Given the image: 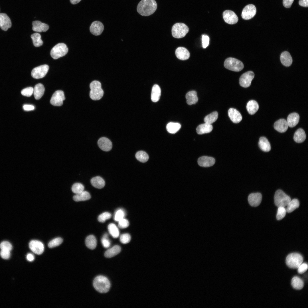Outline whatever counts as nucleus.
Returning a JSON list of instances; mask_svg holds the SVG:
<instances>
[{"instance_id": "f257e3e1", "label": "nucleus", "mask_w": 308, "mask_h": 308, "mask_svg": "<svg viewBox=\"0 0 308 308\" xmlns=\"http://www.w3.org/2000/svg\"><path fill=\"white\" fill-rule=\"evenodd\" d=\"M157 3L155 0H141L137 7L138 13L143 16H148L153 14L156 11Z\"/></svg>"}, {"instance_id": "f03ea898", "label": "nucleus", "mask_w": 308, "mask_h": 308, "mask_svg": "<svg viewBox=\"0 0 308 308\" xmlns=\"http://www.w3.org/2000/svg\"><path fill=\"white\" fill-rule=\"evenodd\" d=\"M93 285L95 289L102 293L107 292L110 287V282L108 279L102 275L96 277L93 281Z\"/></svg>"}, {"instance_id": "7ed1b4c3", "label": "nucleus", "mask_w": 308, "mask_h": 308, "mask_svg": "<svg viewBox=\"0 0 308 308\" xmlns=\"http://www.w3.org/2000/svg\"><path fill=\"white\" fill-rule=\"evenodd\" d=\"M90 87V98L94 100H100L104 94V91L102 88L100 82L97 80H94L91 83Z\"/></svg>"}, {"instance_id": "20e7f679", "label": "nucleus", "mask_w": 308, "mask_h": 308, "mask_svg": "<svg viewBox=\"0 0 308 308\" xmlns=\"http://www.w3.org/2000/svg\"><path fill=\"white\" fill-rule=\"evenodd\" d=\"M173 36L176 38H181L184 37L189 31L188 27L183 23H177L172 28Z\"/></svg>"}, {"instance_id": "39448f33", "label": "nucleus", "mask_w": 308, "mask_h": 308, "mask_svg": "<svg viewBox=\"0 0 308 308\" xmlns=\"http://www.w3.org/2000/svg\"><path fill=\"white\" fill-rule=\"evenodd\" d=\"M303 258L302 256L298 253H292L288 255L286 259V263L289 268L295 269L302 263Z\"/></svg>"}, {"instance_id": "423d86ee", "label": "nucleus", "mask_w": 308, "mask_h": 308, "mask_svg": "<svg viewBox=\"0 0 308 308\" xmlns=\"http://www.w3.org/2000/svg\"><path fill=\"white\" fill-rule=\"evenodd\" d=\"M224 65L226 69L235 72L240 71L244 67V64L241 61L232 57L228 58L226 59Z\"/></svg>"}, {"instance_id": "0eeeda50", "label": "nucleus", "mask_w": 308, "mask_h": 308, "mask_svg": "<svg viewBox=\"0 0 308 308\" xmlns=\"http://www.w3.org/2000/svg\"><path fill=\"white\" fill-rule=\"evenodd\" d=\"M274 202L277 207L286 206L291 200L290 197L282 190L279 189L275 192L274 196Z\"/></svg>"}, {"instance_id": "6e6552de", "label": "nucleus", "mask_w": 308, "mask_h": 308, "mask_svg": "<svg viewBox=\"0 0 308 308\" xmlns=\"http://www.w3.org/2000/svg\"><path fill=\"white\" fill-rule=\"evenodd\" d=\"M68 51V49L66 44L62 43H59L52 49L50 55L53 59H56L65 56Z\"/></svg>"}, {"instance_id": "1a4fd4ad", "label": "nucleus", "mask_w": 308, "mask_h": 308, "mask_svg": "<svg viewBox=\"0 0 308 308\" xmlns=\"http://www.w3.org/2000/svg\"><path fill=\"white\" fill-rule=\"evenodd\" d=\"M49 68V66L46 64L35 67L32 71L31 76L35 79L42 78L45 76L48 71Z\"/></svg>"}, {"instance_id": "9d476101", "label": "nucleus", "mask_w": 308, "mask_h": 308, "mask_svg": "<svg viewBox=\"0 0 308 308\" xmlns=\"http://www.w3.org/2000/svg\"><path fill=\"white\" fill-rule=\"evenodd\" d=\"M254 77V74L252 71H248L244 73L239 78L240 85L244 88L250 86Z\"/></svg>"}, {"instance_id": "9b49d317", "label": "nucleus", "mask_w": 308, "mask_h": 308, "mask_svg": "<svg viewBox=\"0 0 308 308\" xmlns=\"http://www.w3.org/2000/svg\"><path fill=\"white\" fill-rule=\"evenodd\" d=\"M65 99L63 92L60 90H57L52 95L50 100V103L54 106H60L62 105L63 101Z\"/></svg>"}, {"instance_id": "f8f14e48", "label": "nucleus", "mask_w": 308, "mask_h": 308, "mask_svg": "<svg viewBox=\"0 0 308 308\" xmlns=\"http://www.w3.org/2000/svg\"><path fill=\"white\" fill-rule=\"evenodd\" d=\"M256 8L254 5L249 4L243 9L242 13V17L243 19L249 20L253 18L256 15Z\"/></svg>"}, {"instance_id": "ddd939ff", "label": "nucleus", "mask_w": 308, "mask_h": 308, "mask_svg": "<svg viewBox=\"0 0 308 308\" xmlns=\"http://www.w3.org/2000/svg\"><path fill=\"white\" fill-rule=\"evenodd\" d=\"M29 246L30 250L37 254H41L44 252V244L39 241L35 240L31 241L29 243Z\"/></svg>"}, {"instance_id": "4468645a", "label": "nucleus", "mask_w": 308, "mask_h": 308, "mask_svg": "<svg viewBox=\"0 0 308 308\" xmlns=\"http://www.w3.org/2000/svg\"><path fill=\"white\" fill-rule=\"evenodd\" d=\"M223 17L224 21L229 24H234L236 23L238 21L237 16L233 11L226 10L223 13Z\"/></svg>"}, {"instance_id": "2eb2a0df", "label": "nucleus", "mask_w": 308, "mask_h": 308, "mask_svg": "<svg viewBox=\"0 0 308 308\" xmlns=\"http://www.w3.org/2000/svg\"><path fill=\"white\" fill-rule=\"evenodd\" d=\"M104 29L103 25L99 21H95L92 22L90 28V32L93 35L96 36L101 34Z\"/></svg>"}, {"instance_id": "dca6fc26", "label": "nucleus", "mask_w": 308, "mask_h": 308, "mask_svg": "<svg viewBox=\"0 0 308 308\" xmlns=\"http://www.w3.org/2000/svg\"><path fill=\"white\" fill-rule=\"evenodd\" d=\"M11 20L8 15L5 13H0V28L6 31L11 27Z\"/></svg>"}, {"instance_id": "f3484780", "label": "nucleus", "mask_w": 308, "mask_h": 308, "mask_svg": "<svg viewBox=\"0 0 308 308\" xmlns=\"http://www.w3.org/2000/svg\"><path fill=\"white\" fill-rule=\"evenodd\" d=\"M262 200V195L259 193H252L248 196V200L249 204L252 206L256 207L259 205Z\"/></svg>"}, {"instance_id": "a211bd4d", "label": "nucleus", "mask_w": 308, "mask_h": 308, "mask_svg": "<svg viewBox=\"0 0 308 308\" xmlns=\"http://www.w3.org/2000/svg\"><path fill=\"white\" fill-rule=\"evenodd\" d=\"M98 145L102 150L105 151H110L112 147V144L108 138L103 137L100 138L98 141Z\"/></svg>"}, {"instance_id": "6ab92c4d", "label": "nucleus", "mask_w": 308, "mask_h": 308, "mask_svg": "<svg viewBox=\"0 0 308 308\" xmlns=\"http://www.w3.org/2000/svg\"><path fill=\"white\" fill-rule=\"evenodd\" d=\"M215 162V160L213 158L206 156L201 157L198 160L199 165L204 167L211 166L214 165Z\"/></svg>"}, {"instance_id": "aec40b11", "label": "nucleus", "mask_w": 308, "mask_h": 308, "mask_svg": "<svg viewBox=\"0 0 308 308\" xmlns=\"http://www.w3.org/2000/svg\"><path fill=\"white\" fill-rule=\"evenodd\" d=\"M228 115L231 120L234 123H238L242 120V117L240 112L234 108H230L228 112Z\"/></svg>"}, {"instance_id": "412c9836", "label": "nucleus", "mask_w": 308, "mask_h": 308, "mask_svg": "<svg viewBox=\"0 0 308 308\" xmlns=\"http://www.w3.org/2000/svg\"><path fill=\"white\" fill-rule=\"evenodd\" d=\"M288 126L287 121L284 119L278 120L274 125V129L280 133L285 132L288 129Z\"/></svg>"}, {"instance_id": "4be33fe9", "label": "nucleus", "mask_w": 308, "mask_h": 308, "mask_svg": "<svg viewBox=\"0 0 308 308\" xmlns=\"http://www.w3.org/2000/svg\"><path fill=\"white\" fill-rule=\"evenodd\" d=\"M33 30L35 32H45L49 29L48 25L40 21H35L33 22Z\"/></svg>"}, {"instance_id": "5701e85b", "label": "nucleus", "mask_w": 308, "mask_h": 308, "mask_svg": "<svg viewBox=\"0 0 308 308\" xmlns=\"http://www.w3.org/2000/svg\"><path fill=\"white\" fill-rule=\"evenodd\" d=\"M175 54L177 57L179 59L186 60L189 58L190 53L186 48L180 47L177 48L175 50Z\"/></svg>"}, {"instance_id": "b1692460", "label": "nucleus", "mask_w": 308, "mask_h": 308, "mask_svg": "<svg viewBox=\"0 0 308 308\" xmlns=\"http://www.w3.org/2000/svg\"><path fill=\"white\" fill-rule=\"evenodd\" d=\"M299 119V116L297 113L294 112L290 114L287 121L288 126L291 127H294L298 124Z\"/></svg>"}, {"instance_id": "393cba45", "label": "nucleus", "mask_w": 308, "mask_h": 308, "mask_svg": "<svg viewBox=\"0 0 308 308\" xmlns=\"http://www.w3.org/2000/svg\"><path fill=\"white\" fill-rule=\"evenodd\" d=\"M281 63L286 66H290L292 63V59L290 53L285 51L281 53L280 57Z\"/></svg>"}, {"instance_id": "a878e982", "label": "nucleus", "mask_w": 308, "mask_h": 308, "mask_svg": "<svg viewBox=\"0 0 308 308\" xmlns=\"http://www.w3.org/2000/svg\"><path fill=\"white\" fill-rule=\"evenodd\" d=\"M213 129L211 124L206 123L199 125L196 128V131L198 134H202L211 132Z\"/></svg>"}, {"instance_id": "bb28decb", "label": "nucleus", "mask_w": 308, "mask_h": 308, "mask_svg": "<svg viewBox=\"0 0 308 308\" xmlns=\"http://www.w3.org/2000/svg\"><path fill=\"white\" fill-rule=\"evenodd\" d=\"M187 103L189 105L195 104L198 101V98L196 92L195 91H191L187 92L186 95Z\"/></svg>"}, {"instance_id": "cd10ccee", "label": "nucleus", "mask_w": 308, "mask_h": 308, "mask_svg": "<svg viewBox=\"0 0 308 308\" xmlns=\"http://www.w3.org/2000/svg\"><path fill=\"white\" fill-rule=\"evenodd\" d=\"M258 145L260 148L265 152L269 151L271 149L270 143L268 139L264 137H262L260 138Z\"/></svg>"}, {"instance_id": "c85d7f7f", "label": "nucleus", "mask_w": 308, "mask_h": 308, "mask_svg": "<svg viewBox=\"0 0 308 308\" xmlns=\"http://www.w3.org/2000/svg\"><path fill=\"white\" fill-rule=\"evenodd\" d=\"M161 95V89L157 84L154 85L152 88L151 100L153 102H157L159 100Z\"/></svg>"}, {"instance_id": "c756f323", "label": "nucleus", "mask_w": 308, "mask_h": 308, "mask_svg": "<svg viewBox=\"0 0 308 308\" xmlns=\"http://www.w3.org/2000/svg\"><path fill=\"white\" fill-rule=\"evenodd\" d=\"M259 105L257 102L253 100L249 101L246 105V109L249 114L250 115L254 114L259 109Z\"/></svg>"}, {"instance_id": "7c9ffc66", "label": "nucleus", "mask_w": 308, "mask_h": 308, "mask_svg": "<svg viewBox=\"0 0 308 308\" xmlns=\"http://www.w3.org/2000/svg\"><path fill=\"white\" fill-rule=\"evenodd\" d=\"M45 91L43 85L40 83L37 84L34 88V95L35 99L38 100L40 99L43 95Z\"/></svg>"}, {"instance_id": "2f4dec72", "label": "nucleus", "mask_w": 308, "mask_h": 308, "mask_svg": "<svg viewBox=\"0 0 308 308\" xmlns=\"http://www.w3.org/2000/svg\"><path fill=\"white\" fill-rule=\"evenodd\" d=\"M306 138V135L304 130L301 128L298 129L295 132L293 139L295 142L301 143L303 142Z\"/></svg>"}, {"instance_id": "473e14b6", "label": "nucleus", "mask_w": 308, "mask_h": 308, "mask_svg": "<svg viewBox=\"0 0 308 308\" xmlns=\"http://www.w3.org/2000/svg\"><path fill=\"white\" fill-rule=\"evenodd\" d=\"M91 183L94 187L99 189L103 188L105 185V182L101 177L96 176L92 178Z\"/></svg>"}, {"instance_id": "72a5a7b5", "label": "nucleus", "mask_w": 308, "mask_h": 308, "mask_svg": "<svg viewBox=\"0 0 308 308\" xmlns=\"http://www.w3.org/2000/svg\"><path fill=\"white\" fill-rule=\"evenodd\" d=\"M91 198L90 193L86 191H83L81 193L76 194L73 197L74 200L76 202L88 200Z\"/></svg>"}, {"instance_id": "f704fd0d", "label": "nucleus", "mask_w": 308, "mask_h": 308, "mask_svg": "<svg viewBox=\"0 0 308 308\" xmlns=\"http://www.w3.org/2000/svg\"><path fill=\"white\" fill-rule=\"evenodd\" d=\"M121 248L118 245H115L106 251L104 254L105 257H112L118 254L121 251Z\"/></svg>"}, {"instance_id": "c9c22d12", "label": "nucleus", "mask_w": 308, "mask_h": 308, "mask_svg": "<svg viewBox=\"0 0 308 308\" xmlns=\"http://www.w3.org/2000/svg\"><path fill=\"white\" fill-rule=\"evenodd\" d=\"M85 244L89 249L91 250L94 249L97 245V241L95 237L93 235L88 236L86 239Z\"/></svg>"}, {"instance_id": "e433bc0d", "label": "nucleus", "mask_w": 308, "mask_h": 308, "mask_svg": "<svg viewBox=\"0 0 308 308\" xmlns=\"http://www.w3.org/2000/svg\"><path fill=\"white\" fill-rule=\"evenodd\" d=\"M181 125L178 123L170 122L166 126L168 132L174 134L177 132L181 128Z\"/></svg>"}, {"instance_id": "4c0bfd02", "label": "nucleus", "mask_w": 308, "mask_h": 308, "mask_svg": "<svg viewBox=\"0 0 308 308\" xmlns=\"http://www.w3.org/2000/svg\"><path fill=\"white\" fill-rule=\"evenodd\" d=\"M291 284L294 289L300 290L304 286V282L303 280L297 276L293 277L292 279Z\"/></svg>"}, {"instance_id": "58836bf2", "label": "nucleus", "mask_w": 308, "mask_h": 308, "mask_svg": "<svg viewBox=\"0 0 308 308\" xmlns=\"http://www.w3.org/2000/svg\"><path fill=\"white\" fill-rule=\"evenodd\" d=\"M299 206V201L297 199L291 200L287 204L286 210V212L290 213L298 208Z\"/></svg>"}, {"instance_id": "ea45409f", "label": "nucleus", "mask_w": 308, "mask_h": 308, "mask_svg": "<svg viewBox=\"0 0 308 308\" xmlns=\"http://www.w3.org/2000/svg\"><path fill=\"white\" fill-rule=\"evenodd\" d=\"M218 114L217 112H214L207 115L204 117V121L205 123L211 124L217 119Z\"/></svg>"}, {"instance_id": "a19ab883", "label": "nucleus", "mask_w": 308, "mask_h": 308, "mask_svg": "<svg viewBox=\"0 0 308 308\" xmlns=\"http://www.w3.org/2000/svg\"><path fill=\"white\" fill-rule=\"evenodd\" d=\"M108 231L114 238H117L119 235V231L117 227L113 223H110L108 226Z\"/></svg>"}, {"instance_id": "79ce46f5", "label": "nucleus", "mask_w": 308, "mask_h": 308, "mask_svg": "<svg viewBox=\"0 0 308 308\" xmlns=\"http://www.w3.org/2000/svg\"><path fill=\"white\" fill-rule=\"evenodd\" d=\"M32 38L34 46L35 47L40 46L43 44V41L41 39V36L40 34L35 33L31 35Z\"/></svg>"}, {"instance_id": "37998d69", "label": "nucleus", "mask_w": 308, "mask_h": 308, "mask_svg": "<svg viewBox=\"0 0 308 308\" xmlns=\"http://www.w3.org/2000/svg\"><path fill=\"white\" fill-rule=\"evenodd\" d=\"M135 156L137 160L142 163L147 162L149 159L148 154L145 152L142 151L137 152Z\"/></svg>"}, {"instance_id": "c03bdc74", "label": "nucleus", "mask_w": 308, "mask_h": 308, "mask_svg": "<svg viewBox=\"0 0 308 308\" xmlns=\"http://www.w3.org/2000/svg\"><path fill=\"white\" fill-rule=\"evenodd\" d=\"M84 187L83 185L79 183H75L72 186V190L73 193L77 194L84 191Z\"/></svg>"}, {"instance_id": "a18cd8bd", "label": "nucleus", "mask_w": 308, "mask_h": 308, "mask_svg": "<svg viewBox=\"0 0 308 308\" xmlns=\"http://www.w3.org/2000/svg\"><path fill=\"white\" fill-rule=\"evenodd\" d=\"M63 240L60 237L56 238L50 241L48 243V247L50 248H53L60 245Z\"/></svg>"}, {"instance_id": "49530a36", "label": "nucleus", "mask_w": 308, "mask_h": 308, "mask_svg": "<svg viewBox=\"0 0 308 308\" xmlns=\"http://www.w3.org/2000/svg\"><path fill=\"white\" fill-rule=\"evenodd\" d=\"M286 208L284 207H278L276 215V218L278 220L282 219L285 216L286 212Z\"/></svg>"}, {"instance_id": "de8ad7c7", "label": "nucleus", "mask_w": 308, "mask_h": 308, "mask_svg": "<svg viewBox=\"0 0 308 308\" xmlns=\"http://www.w3.org/2000/svg\"><path fill=\"white\" fill-rule=\"evenodd\" d=\"M125 215V212L123 210L119 209L117 210L115 212L114 216V220L118 222L124 218Z\"/></svg>"}, {"instance_id": "09e8293b", "label": "nucleus", "mask_w": 308, "mask_h": 308, "mask_svg": "<svg viewBox=\"0 0 308 308\" xmlns=\"http://www.w3.org/2000/svg\"><path fill=\"white\" fill-rule=\"evenodd\" d=\"M111 217V214L108 212H104L100 215L98 217V220L101 222H104L106 220L110 219Z\"/></svg>"}, {"instance_id": "8fccbe9b", "label": "nucleus", "mask_w": 308, "mask_h": 308, "mask_svg": "<svg viewBox=\"0 0 308 308\" xmlns=\"http://www.w3.org/2000/svg\"><path fill=\"white\" fill-rule=\"evenodd\" d=\"M131 236L130 234L125 233L121 234L120 237V242L123 244H126L130 242Z\"/></svg>"}, {"instance_id": "3c124183", "label": "nucleus", "mask_w": 308, "mask_h": 308, "mask_svg": "<svg viewBox=\"0 0 308 308\" xmlns=\"http://www.w3.org/2000/svg\"><path fill=\"white\" fill-rule=\"evenodd\" d=\"M34 88L31 87H27L23 89L21 91V94L25 96L29 97L33 93Z\"/></svg>"}, {"instance_id": "603ef678", "label": "nucleus", "mask_w": 308, "mask_h": 308, "mask_svg": "<svg viewBox=\"0 0 308 308\" xmlns=\"http://www.w3.org/2000/svg\"><path fill=\"white\" fill-rule=\"evenodd\" d=\"M108 237V234H105L103 236L101 240L103 246L106 248H108L110 245V242Z\"/></svg>"}, {"instance_id": "864d4df0", "label": "nucleus", "mask_w": 308, "mask_h": 308, "mask_svg": "<svg viewBox=\"0 0 308 308\" xmlns=\"http://www.w3.org/2000/svg\"><path fill=\"white\" fill-rule=\"evenodd\" d=\"M0 248L1 250H7L10 251L12 248V246L9 242L4 241L1 243Z\"/></svg>"}, {"instance_id": "5fc2aeb1", "label": "nucleus", "mask_w": 308, "mask_h": 308, "mask_svg": "<svg viewBox=\"0 0 308 308\" xmlns=\"http://www.w3.org/2000/svg\"><path fill=\"white\" fill-rule=\"evenodd\" d=\"M129 225V221L124 218L118 221V226L120 228H126Z\"/></svg>"}, {"instance_id": "6e6d98bb", "label": "nucleus", "mask_w": 308, "mask_h": 308, "mask_svg": "<svg viewBox=\"0 0 308 308\" xmlns=\"http://www.w3.org/2000/svg\"><path fill=\"white\" fill-rule=\"evenodd\" d=\"M202 47L204 48H206L209 45V38L208 35H203L202 36Z\"/></svg>"}, {"instance_id": "4d7b16f0", "label": "nucleus", "mask_w": 308, "mask_h": 308, "mask_svg": "<svg viewBox=\"0 0 308 308\" xmlns=\"http://www.w3.org/2000/svg\"><path fill=\"white\" fill-rule=\"evenodd\" d=\"M0 255L2 258L4 259H8L9 258L10 256V251L5 250H1L0 252Z\"/></svg>"}, {"instance_id": "13d9d810", "label": "nucleus", "mask_w": 308, "mask_h": 308, "mask_svg": "<svg viewBox=\"0 0 308 308\" xmlns=\"http://www.w3.org/2000/svg\"><path fill=\"white\" fill-rule=\"evenodd\" d=\"M297 268L298 271L299 273H303L307 270V264L306 263H302Z\"/></svg>"}, {"instance_id": "bf43d9fd", "label": "nucleus", "mask_w": 308, "mask_h": 308, "mask_svg": "<svg viewBox=\"0 0 308 308\" xmlns=\"http://www.w3.org/2000/svg\"><path fill=\"white\" fill-rule=\"evenodd\" d=\"M294 0H283V5L287 8L290 7L293 3Z\"/></svg>"}, {"instance_id": "052dcab7", "label": "nucleus", "mask_w": 308, "mask_h": 308, "mask_svg": "<svg viewBox=\"0 0 308 308\" xmlns=\"http://www.w3.org/2000/svg\"><path fill=\"white\" fill-rule=\"evenodd\" d=\"M34 106L30 104H25L23 106V108L24 110L26 111H29L34 110L35 109Z\"/></svg>"}, {"instance_id": "680f3d73", "label": "nucleus", "mask_w": 308, "mask_h": 308, "mask_svg": "<svg viewBox=\"0 0 308 308\" xmlns=\"http://www.w3.org/2000/svg\"><path fill=\"white\" fill-rule=\"evenodd\" d=\"M299 3L301 6L305 7L308 6V0H300Z\"/></svg>"}, {"instance_id": "e2e57ef3", "label": "nucleus", "mask_w": 308, "mask_h": 308, "mask_svg": "<svg viewBox=\"0 0 308 308\" xmlns=\"http://www.w3.org/2000/svg\"><path fill=\"white\" fill-rule=\"evenodd\" d=\"M26 258L27 260L29 262H32L35 259L34 256L33 254L31 253H29L27 254Z\"/></svg>"}, {"instance_id": "0e129e2a", "label": "nucleus", "mask_w": 308, "mask_h": 308, "mask_svg": "<svg viewBox=\"0 0 308 308\" xmlns=\"http://www.w3.org/2000/svg\"><path fill=\"white\" fill-rule=\"evenodd\" d=\"M81 0H70L71 3L72 4H75L78 3Z\"/></svg>"}]
</instances>
